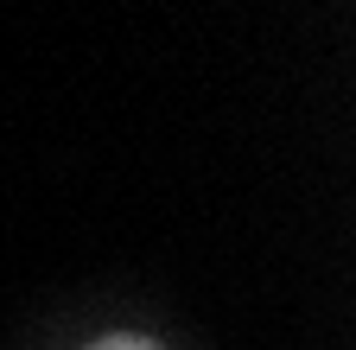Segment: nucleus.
<instances>
[{
	"label": "nucleus",
	"instance_id": "1",
	"mask_svg": "<svg viewBox=\"0 0 356 350\" xmlns=\"http://www.w3.org/2000/svg\"><path fill=\"white\" fill-rule=\"evenodd\" d=\"M89 350H159L153 337H134V331H115V337H96Z\"/></svg>",
	"mask_w": 356,
	"mask_h": 350
}]
</instances>
